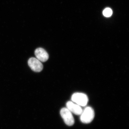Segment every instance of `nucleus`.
<instances>
[{"label":"nucleus","mask_w":129,"mask_h":129,"mask_svg":"<svg viewBox=\"0 0 129 129\" xmlns=\"http://www.w3.org/2000/svg\"><path fill=\"white\" fill-rule=\"evenodd\" d=\"M35 55L36 58L41 62H45L48 60L49 55L45 50L43 48H38L35 51Z\"/></svg>","instance_id":"6"},{"label":"nucleus","mask_w":129,"mask_h":129,"mask_svg":"<svg viewBox=\"0 0 129 129\" xmlns=\"http://www.w3.org/2000/svg\"><path fill=\"white\" fill-rule=\"evenodd\" d=\"M112 11L109 8H107L104 9L103 11V14L106 17H109L112 14Z\"/></svg>","instance_id":"7"},{"label":"nucleus","mask_w":129,"mask_h":129,"mask_svg":"<svg viewBox=\"0 0 129 129\" xmlns=\"http://www.w3.org/2000/svg\"><path fill=\"white\" fill-rule=\"evenodd\" d=\"M94 116V111L93 109L91 107H86L80 115L81 121L84 123H89L92 122Z\"/></svg>","instance_id":"1"},{"label":"nucleus","mask_w":129,"mask_h":129,"mask_svg":"<svg viewBox=\"0 0 129 129\" xmlns=\"http://www.w3.org/2000/svg\"><path fill=\"white\" fill-rule=\"evenodd\" d=\"M72 102L81 107H84L88 104V98L87 95L84 93L76 92L72 95Z\"/></svg>","instance_id":"2"},{"label":"nucleus","mask_w":129,"mask_h":129,"mask_svg":"<svg viewBox=\"0 0 129 129\" xmlns=\"http://www.w3.org/2000/svg\"><path fill=\"white\" fill-rule=\"evenodd\" d=\"M60 114L64 123L68 126H72L74 123L75 120L72 113L67 108H63L60 111Z\"/></svg>","instance_id":"3"},{"label":"nucleus","mask_w":129,"mask_h":129,"mask_svg":"<svg viewBox=\"0 0 129 129\" xmlns=\"http://www.w3.org/2000/svg\"><path fill=\"white\" fill-rule=\"evenodd\" d=\"M28 64L32 70L36 72H41L43 65L40 61L35 57L30 58L28 61Z\"/></svg>","instance_id":"4"},{"label":"nucleus","mask_w":129,"mask_h":129,"mask_svg":"<svg viewBox=\"0 0 129 129\" xmlns=\"http://www.w3.org/2000/svg\"><path fill=\"white\" fill-rule=\"evenodd\" d=\"M67 108L72 113L76 115H80L83 110L80 106L72 101H68L67 103Z\"/></svg>","instance_id":"5"}]
</instances>
